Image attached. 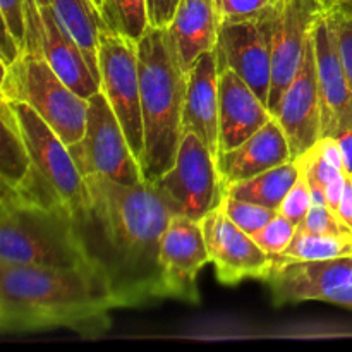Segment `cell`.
Listing matches in <instances>:
<instances>
[{
  "label": "cell",
  "mask_w": 352,
  "mask_h": 352,
  "mask_svg": "<svg viewBox=\"0 0 352 352\" xmlns=\"http://www.w3.org/2000/svg\"><path fill=\"white\" fill-rule=\"evenodd\" d=\"M85 179L89 201L74 222L93 270L107 282L117 308L162 301L160 244L174 212L148 182Z\"/></svg>",
  "instance_id": "1"
},
{
  "label": "cell",
  "mask_w": 352,
  "mask_h": 352,
  "mask_svg": "<svg viewBox=\"0 0 352 352\" xmlns=\"http://www.w3.org/2000/svg\"><path fill=\"white\" fill-rule=\"evenodd\" d=\"M116 308L109 285L93 268L0 265L3 333L69 329L95 339L110 329V311Z\"/></svg>",
  "instance_id": "2"
},
{
  "label": "cell",
  "mask_w": 352,
  "mask_h": 352,
  "mask_svg": "<svg viewBox=\"0 0 352 352\" xmlns=\"http://www.w3.org/2000/svg\"><path fill=\"white\" fill-rule=\"evenodd\" d=\"M144 153L141 172L148 184L174 165L182 136L188 72L182 69L167 28H148L138 41Z\"/></svg>",
  "instance_id": "3"
},
{
  "label": "cell",
  "mask_w": 352,
  "mask_h": 352,
  "mask_svg": "<svg viewBox=\"0 0 352 352\" xmlns=\"http://www.w3.org/2000/svg\"><path fill=\"white\" fill-rule=\"evenodd\" d=\"M0 265L93 268L69 210L3 188H0Z\"/></svg>",
  "instance_id": "4"
},
{
  "label": "cell",
  "mask_w": 352,
  "mask_h": 352,
  "mask_svg": "<svg viewBox=\"0 0 352 352\" xmlns=\"http://www.w3.org/2000/svg\"><path fill=\"white\" fill-rule=\"evenodd\" d=\"M10 105L31 158L26 181L10 191L34 201L60 206L76 217L88 205L89 192L69 146L28 103L10 102Z\"/></svg>",
  "instance_id": "5"
},
{
  "label": "cell",
  "mask_w": 352,
  "mask_h": 352,
  "mask_svg": "<svg viewBox=\"0 0 352 352\" xmlns=\"http://www.w3.org/2000/svg\"><path fill=\"white\" fill-rule=\"evenodd\" d=\"M0 96L28 103L67 146L85 136L88 98L65 85L41 54L23 52L14 64L2 65Z\"/></svg>",
  "instance_id": "6"
},
{
  "label": "cell",
  "mask_w": 352,
  "mask_h": 352,
  "mask_svg": "<svg viewBox=\"0 0 352 352\" xmlns=\"http://www.w3.org/2000/svg\"><path fill=\"white\" fill-rule=\"evenodd\" d=\"M69 151L82 177L103 175L127 186L144 182L140 160L102 89L88 98L85 136Z\"/></svg>",
  "instance_id": "7"
},
{
  "label": "cell",
  "mask_w": 352,
  "mask_h": 352,
  "mask_svg": "<svg viewBox=\"0 0 352 352\" xmlns=\"http://www.w3.org/2000/svg\"><path fill=\"white\" fill-rule=\"evenodd\" d=\"M151 186L172 212L195 220H201L223 199L215 157L189 131L182 133L174 165Z\"/></svg>",
  "instance_id": "8"
},
{
  "label": "cell",
  "mask_w": 352,
  "mask_h": 352,
  "mask_svg": "<svg viewBox=\"0 0 352 352\" xmlns=\"http://www.w3.org/2000/svg\"><path fill=\"white\" fill-rule=\"evenodd\" d=\"M98 71L102 91L105 93L141 164L144 153V127L141 112L138 43L109 30L100 31Z\"/></svg>",
  "instance_id": "9"
},
{
  "label": "cell",
  "mask_w": 352,
  "mask_h": 352,
  "mask_svg": "<svg viewBox=\"0 0 352 352\" xmlns=\"http://www.w3.org/2000/svg\"><path fill=\"white\" fill-rule=\"evenodd\" d=\"M267 282L277 306L322 301L352 309V254L272 267Z\"/></svg>",
  "instance_id": "10"
},
{
  "label": "cell",
  "mask_w": 352,
  "mask_h": 352,
  "mask_svg": "<svg viewBox=\"0 0 352 352\" xmlns=\"http://www.w3.org/2000/svg\"><path fill=\"white\" fill-rule=\"evenodd\" d=\"M323 10L320 0H272V86L268 96L272 113L298 72L313 26Z\"/></svg>",
  "instance_id": "11"
},
{
  "label": "cell",
  "mask_w": 352,
  "mask_h": 352,
  "mask_svg": "<svg viewBox=\"0 0 352 352\" xmlns=\"http://www.w3.org/2000/svg\"><path fill=\"white\" fill-rule=\"evenodd\" d=\"M210 263L199 220L174 213L160 244L162 298L198 305V274Z\"/></svg>",
  "instance_id": "12"
},
{
  "label": "cell",
  "mask_w": 352,
  "mask_h": 352,
  "mask_svg": "<svg viewBox=\"0 0 352 352\" xmlns=\"http://www.w3.org/2000/svg\"><path fill=\"white\" fill-rule=\"evenodd\" d=\"M199 223L219 282L236 285L246 278L267 280L272 272V256L258 246L253 236L227 217L222 203L206 213Z\"/></svg>",
  "instance_id": "13"
},
{
  "label": "cell",
  "mask_w": 352,
  "mask_h": 352,
  "mask_svg": "<svg viewBox=\"0 0 352 352\" xmlns=\"http://www.w3.org/2000/svg\"><path fill=\"white\" fill-rule=\"evenodd\" d=\"M215 50L219 69H234L268 105L272 86L270 6L254 19L220 26Z\"/></svg>",
  "instance_id": "14"
},
{
  "label": "cell",
  "mask_w": 352,
  "mask_h": 352,
  "mask_svg": "<svg viewBox=\"0 0 352 352\" xmlns=\"http://www.w3.org/2000/svg\"><path fill=\"white\" fill-rule=\"evenodd\" d=\"M316 74L322 102V138H339L352 127V85L347 78L329 10L313 26Z\"/></svg>",
  "instance_id": "15"
},
{
  "label": "cell",
  "mask_w": 352,
  "mask_h": 352,
  "mask_svg": "<svg viewBox=\"0 0 352 352\" xmlns=\"http://www.w3.org/2000/svg\"><path fill=\"white\" fill-rule=\"evenodd\" d=\"M274 116L289 140L292 158L308 151L322 138V102L313 31L298 72L282 93Z\"/></svg>",
  "instance_id": "16"
},
{
  "label": "cell",
  "mask_w": 352,
  "mask_h": 352,
  "mask_svg": "<svg viewBox=\"0 0 352 352\" xmlns=\"http://www.w3.org/2000/svg\"><path fill=\"white\" fill-rule=\"evenodd\" d=\"M272 117L267 103L234 69H219V153L239 146Z\"/></svg>",
  "instance_id": "17"
},
{
  "label": "cell",
  "mask_w": 352,
  "mask_h": 352,
  "mask_svg": "<svg viewBox=\"0 0 352 352\" xmlns=\"http://www.w3.org/2000/svg\"><path fill=\"white\" fill-rule=\"evenodd\" d=\"M195 133L219 155V58L217 50L199 55L188 71L182 133Z\"/></svg>",
  "instance_id": "18"
},
{
  "label": "cell",
  "mask_w": 352,
  "mask_h": 352,
  "mask_svg": "<svg viewBox=\"0 0 352 352\" xmlns=\"http://www.w3.org/2000/svg\"><path fill=\"white\" fill-rule=\"evenodd\" d=\"M289 160H292L289 140L278 119L274 116L239 146L220 151L217 155V170L226 188L227 184L254 177Z\"/></svg>",
  "instance_id": "19"
},
{
  "label": "cell",
  "mask_w": 352,
  "mask_h": 352,
  "mask_svg": "<svg viewBox=\"0 0 352 352\" xmlns=\"http://www.w3.org/2000/svg\"><path fill=\"white\" fill-rule=\"evenodd\" d=\"M40 9L41 54L65 85L71 86L82 98H89L102 89L100 78L89 67L78 41L67 33L54 9L43 0H38Z\"/></svg>",
  "instance_id": "20"
},
{
  "label": "cell",
  "mask_w": 352,
  "mask_h": 352,
  "mask_svg": "<svg viewBox=\"0 0 352 352\" xmlns=\"http://www.w3.org/2000/svg\"><path fill=\"white\" fill-rule=\"evenodd\" d=\"M215 0H181L167 31L186 72L201 54L215 50L219 41Z\"/></svg>",
  "instance_id": "21"
},
{
  "label": "cell",
  "mask_w": 352,
  "mask_h": 352,
  "mask_svg": "<svg viewBox=\"0 0 352 352\" xmlns=\"http://www.w3.org/2000/svg\"><path fill=\"white\" fill-rule=\"evenodd\" d=\"M54 9L67 33L78 41L89 67L100 78L98 71V36L107 30L100 10L93 0H43Z\"/></svg>",
  "instance_id": "22"
},
{
  "label": "cell",
  "mask_w": 352,
  "mask_h": 352,
  "mask_svg": "<svg viewBox=\"0 0 352 352\" xmlns=\"http://www.w3.org/2000/svg\"><path fill=\"white\" fill-rule=\"evenodd\" d=\"M301 175V168L296 158L278 165V167L265 170L254 177L244 179V181L232 182L223 188V195L230 198L243 199V201L256 203V205L267 206V208H280L285 195L291 191L292 186Z\"/></svg>",
  "instance_id": "23"
},
{
  "label": "cell",
  "mask_w": 352,
  "mask_h": 352,
  "mask_svg": "<svg viewBox=\"0 0 352 352\" xmlns=\"http://www.w3.org/2000/svg\"><path fill=\"white\" fill-rule=\"evenodd\" d=\"M0 188L17 189L31 170V158L9 100L0 98Z\"/></svg>",
  "instance_id": "24"
},
{
  "label": "cell",
  "mask_w": 352,
  "mask_h": 352,
  "mask_svg": "<svg viewBox=\"0 0 352 352\" xmlns=\"http://www.w3.org/2000/svg\"><path fill=\"white\" fill-rule=\"evenodd\" d=\"M352 236H330V234H313L298 229L292 243L280 254L272 258V267L296 261L332 260V258L351 256Z\"/></svg>",
  "instance_id": "25"
},
{
  "label": "cell",
  "mask_w": 352,
  "mask_h": 352,
  "mask_svg": "<svg viewBox=\"0 0 352 352\" xmlns=\"http://www.w3.org/2000/svg\"><path fill=\"white\" fill-rule=\"evenodd\" d=\"M98 10L107 30L134 43L150 28L146 0H102Z\"/></svg>",
  "instance_id": "26"
},
{
  "label": "cell",
  "mask_w": 352,
  "mask_h": 352,
  "mask_svg": "<svg viewBox=\"0 0 352 352\" xmlns=\"http://www.w3.org/2000/svg\"><path fill=\"white\" fill-rule=\"evenodd\" d=\"M296 160H298L299 168H301V174L305 175L306 181H308L313 205H327V184H330L337 175L346 174V172L339 170V168L333 167L330 162H327L315 144H313L308 151H305V153H301L299 157H296Z\"/></svg>",
  "instance_id": "27"
},
{
  "label": "cell",
  "mask_w": 352,
  "mask_h": 352,
  "mask_svg": "<svg viewBox=\"0 0 352 352\" xmlns=\"http://www.w3.org/2000/svg\"><path fill=\"white\" fill-rule=\"evenodd\" d=\"M222 206L226 210L227 217L236 223L237 227L248 232L250 236H253L254 232L261 229V227L267 226L275 215H277V210L267 208V206L256 205V203L243 201V199L230 198V196L223 195Z\"/></svg>",
  "instance_id": "28"
},
{
  "label": "cell",
  "mask_w": 352,
  "mask_h": 352,
  "mask_svg": "<svg viewBox=\"0 0 352 352\" xmlns=\"http://www.w3.org/2000/svg\"><path fill=\"white\" fill-rule=\"evenodd\" d=\"M296 232H298V226L282 217L280 213H277L267 226L253 234V239L256 241V244L265 253L274 258L292 243Z\"/></svg>",
  "instance_id": "29"
},
{
  "label": "cell",
  "mask_w": 352,
  "mask_h": 352,
  "mask_svg": "<svg viewBox=\"0 0 352 352\" xmlns=\"http://www.w3.org/2000/svg\"><path fill=\"white\" fill-rule=\"evenodd\" d=\"M272 0H215L220 26L261 16Z\"/></svg>",
  "instance_id": "30"
},
{
  "label": "cell",
  "mask_w": 352,
  "mask_h": 352,
  "mask_svg": "<svg viewBox=\"0 0 352 352\" xmlns=\"http://www.w3.org/2000/svg\"><path fill=\"white\" fill-rule=\"evenodd\" d=\"M298 229L313 234H330V236H352L336 212L327 205H311L308 215Z\"/></svg>",
  "instance_id": "31"
},
{
  "label": "cell",
  "mask_w": 352,
  "mask_h": 352,
  "mask_svg": "<svg viewBox=\"0 0 352 352\" xmlns=\"http://www.w3.org/2000/svg\"><path fill=\"white\" fill-rule=\"evenodd\" d=\"M311 205V191H309L308 181L301 174L298 181H296V184L291 188V191L285 195L284 201L280 203L278 213L299 227L302 223V220L306 219V215H308Z\"/></svg>",
  "instance_id": "32"
},
{
  "label": "cell",
  "mask_w": 352,
  "mask_h": 352,
  "mask_svg": "<svg viewBox=\"0 0 352 352\" xmlns=\"http://www.w3.org/2000/svg\"><path fill=\"white\" fill-rule=\"evenodd\" d=\"M329 12L336 28L340 57L352 85V12H344V10H329Z\"/></svg>",
  "instance_id": "33"
},
{
  "label": "cell",
  "mask_w": 352,
  "mask_h": 352,
  "mask_svg": "<svg viewBox=\"0 0 352 352\" xmlns=\"http://www.w3.org/2000/svg\"><path fill=\"white\" fill-rule=\"evenodd\" d=\"M26 2L28 0H0L2 24L19 41L21 48H26Z\"/></svg>",
  "instance_id": "34"
},
{
  "label": "cell",
  "mask_w": 352,
  "mask_h": 352,
  "mask_svg": "<svg viewBox=\"0 0 352 352\" xmlns=\"http://www.w3.org/2000/svg\"><path fill=\"white\" fill-rule=\"evenodd\" d=\"M181 0H146L148 19L151 28H168Z\"/></svg>",
  "instance_id": "35"
},
{
  "label": "cell",
  "mask_w": 352,
  "mask_h": 352,
  "mask_svg": "<svg viewBox=\"0 0 352 352\" xmlns=\"http://www.w3.org/2000/svg\"><path fill=\"white\" fill-rule=\"evenodd\" d=\"M315 146L318 148V151L322 153V157L325 158L327 162L337 167L339 170L346 172V167H344V155H342V148H340L339 140L332 136H323L320 138L318 141L315 143Z\"/></svg>",
  "instance_id": "36"
},
{
  "label": "cell",
  "mask_w": 352,
  "mask_h": 352,
  "mask_svg": "<svg viewBox=\"0 0 352 352\" xmlns=\"http://www.w3.org/2000/svg\"><path fill=\"white\" fill-rule=\"evenodd\" d=\"M21 55H23V48H21L19 41L3 26L2 38H0V62H2L3 67H7V65L14 64Z\"/></svg>",
  "instance_id": "37"
},
{
  "label": "cell",
  "mask_w": 352,
  "mask_h": 352,
  "mask_svg": "<svg viewBox=\"0 0 352 352\" xmlns=\"http://www.w3.org/2000/svg\"><path fill=\"white\" fill-rule=\"evenodd\" d=\"M346 182H347V174H340L333 179L330 184H327L325 188V199H327V206H329L332 212L337 213V208L340 205V199L344 196V189H346Z\"/></svg>",
  "instance_id": "38"
},
{
  "label": "cell",
  "mask_w": 352,
  "mask_h": 352,
  "mask_svg": "<svg viewBox=\"0 0 352 352\" xmlns=\"http://www.w3.org/2000/svg\"><path fill=\"white\" fill-rule=\"evenodd\" d=\"M337 217L344 222V226L352 232V179L347 175L346 189H344V196L340 199V205L337 208Z\"/></svg>",
  "instance_id": "39"
},
{
  "label": "cell",
  "mask_w": 352,
  "mask_h": 352,
  "mask_svg": "<svg viewBox=\"0 0 352 352\" xmlns=\"http://www.w3.org/2000/svg\"><path fill=\"white\" fill-rule=\"evenodd\" d=\"M337 140H339L340 148H342L344 167H346V174L352 175V127H351V129H347L344 134H340Z\"/></svg>",
  "instance_id": "40"
},
{
  "label": "cell",
  "mask_w": 352,
  "mask_h": 352,
  "mask_svg": "<svg viewBox=\"0 0 352 352\" xmlns=\"http://www.w3.org/2000/svg\"><path fill=\"white\" fill-rule=\"evenodd\" d=\"M325 10H344L352 12V0H320Z\"/></svg>",
  "instance_id": "41"
},
{
  "label": "cell",
  "mask_w": 352,
  "mask_h": 352,
  "mask_svg": "<svg viewBox=\"0 0 352 352\" xmlns=\"http://www.w3.org/2000/svg\"><path fill=\"white\" fill-rule=\"evenodd\" d=\"M93 2H95V3H96V7H98V6H100V2H102V0H93Z\"/></svg>",
  "instance_id": "42"
},
{
  "label": "cell",
  "mask_w": 352,
  "mask_h": 352,
  "mask_svg": "<svg viewBox=\"0 0 352 352\" xmlns=\"http://www.w3.org/2000/svg\"><path fill=\"white\" fill-rule=\"evenodd\" d=\"M351 179H352V175H351Z\"/></svg>",
  "instance_id": "43"
}]
</instances>
